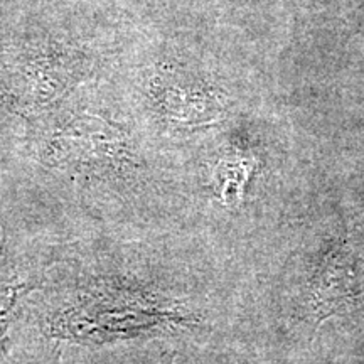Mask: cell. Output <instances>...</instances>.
Instances as JSON below:
<instances>
[{"label": "cell", "instance_id": "5b68a950", "mask_svg": "<svg viewBox=\"0 0 364 364\" xmlns=\"http://www.w3.org/2000/svg\"><path fill=\"white\" fill-rule=\"evenodd\" d=\"M33 289V282L21 277L16 263L7 252L6 240H2L0 243V351L6 349L9 329L22 297Z\"/></svg>", "mask_w": 364, "mask_h": 364}, {"label": "cell", "instance_id": "6da1fadb", "mask_svg": "<svg viewBox=\"0 0 364 364\" xmlns=\"http://www.w3.org/2000/svg\"><path fill=\"white\" fill-rule=\"evenodd\" d=\"M189 317L174 306L122 290H91L51 317V334L76 343L130 339L159 327L184 324Z\"/></svg>", "mask_w": 364, "mask_h": 364}, {"label": "cell", "instance_id": "7a4b0ae2", "mask_svg": "<svg viewBox=\"0 0 364 364\" xmlns=\"http://www.w3.org/2000/svg\"><path fill=\"white\" fill-rule=\"evenodd\" d=\"M80 76V59L53 49H22L0 61V91L16 110L38 113L59 102Z\"/></svg>", "mask_w": 364, "mask_h": 364}, {"label": "cell", "instance_id": "277c9868", "mask_svg": "<svg viewBox=\"0 0 364 364\" xmlns=\"http://www.w3.org/2000/svg\"><path fill=\"white\" fill-rule=\"evenodd\" d=\"M356 299V275L349 255L336 250L322 260L312 279L311 309L317 322L353 306Z\"/></svg>", "mask_w": 364, "mask_h": 364}, {"label": "cell", "instance_id": "3957f363", "mask_svg": "<svg viewBox=\"0 0 364 364\" xmlns=\"http://www.w3.org/2000/svg\"><path fill=\"white\" fill-rule=\"evenodd\" d=\"M54 166L107 169L127 159V140L118 127L98 117H78L63 127L48 145Z\"/></svg>", "mask_w": 364, "mask_h": 364}]
</instances>
